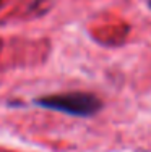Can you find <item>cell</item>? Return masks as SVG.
Listing matches in <instances>:
<instances>
[{
	"label": "cell",
	"mask_w": 151,
	"mask_h": 152,
	"mask_svg": "<svg viewBox=\"0 0 151 152\" xmlns=\"http://www.w3.org/2000/svg\"><path fill=\"white\" fill-rule=\"evenodd\" d=\"M34 105L55 110L71 117H93L102 108V100L91 92L71 91L62 94H52V96H42L33 100Z\"/></svg>",
	"instance_id": "1"
},
{
	"label": "cell",
	"mask_w": 151,
	"mask_h": 152,
	"mask_svg": "<svg viewBox=\"0 0 151 152\" xmlns=\"http://www.w3.org/2000/svg\"><path fill=\"white\" fill-rule=\"evenodd\" d=\"M148 5H150V8H151V0H150V3H148Z\"/></svg>",
	"instance_id": "2"
},
{
	"label": "cell",
	"mask_w": 151,
	"mask_h": 152,
	"mask_svg": "<svg viewBox=\"0 0 151 152\" xmlns=\"http://www.w3.org/2000/svg\"><path fill=\"white\" fill-rule=\"evenodd\" d=\"M0 3H2V0H0Z\"/></svg>",
	"instance_id": "3"
}]
</instances>
